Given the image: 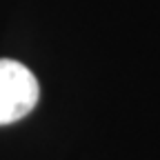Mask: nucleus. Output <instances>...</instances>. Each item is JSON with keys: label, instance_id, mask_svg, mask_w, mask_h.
Segmentation results:
<instances>
[{"label": "nucleus", "instance_id": "f257e3e1", "mask_svg": "<svg viewBox=\"0 0 160 160\" xmlns=\"http://www.w3.org/2000/svg\"><path fill=\"white\" fill-rule=\"evenodd\" d=\"M40 98L33 71L11 58H0V127L29 116Z\"/></svg>", "mask_w": 160, "mask_h": 160}]
</instances>
